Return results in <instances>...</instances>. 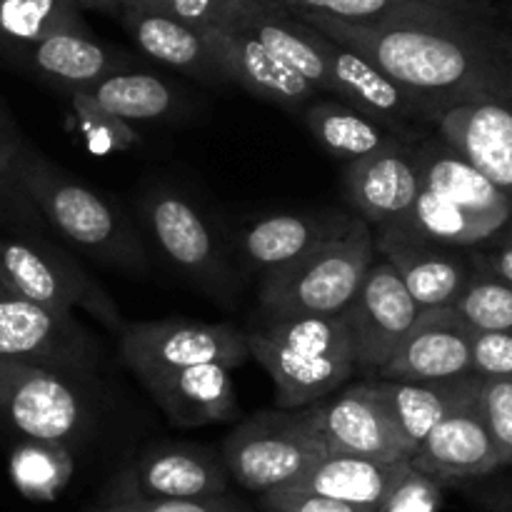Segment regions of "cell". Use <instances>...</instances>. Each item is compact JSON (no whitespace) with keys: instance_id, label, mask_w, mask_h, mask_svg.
Masks as SVG:
<instances>
[{"instance_id":"32","label":"cell","mask_w":512,"mask_h":512,"mask_svg":"<svg viewBox=\"0 0 512 512\" xmlns=\"http://www.w3.org/2000/svg\"><path fill=\"white\" fill-rule=\"evenodd\" d=\"M55 33H90L68 0H0V48L30 45Z\"/></svg>"},{"instance_id":"24","label":"cell","mask_w":512,"mask_h":512,"mask_svg":"<svg viewBox=\"0 0 512 512\" xmlns=\"http://www.w3.org/2000/svg\"><path fill=\"white\" fill-rule=\"evenodd\" d=\"M433 128L512 203V103L453 108Z\"/></svg>"},{"instance_id":"29","label":"cell","mask_w":512,"mask_h":512,"mask_svg":"<svg viewBox=\"0 0 512 512\" xmlns=\"http://www.w3.org/2000/svg\"><path fill=\"white\" fill-rule=\"evenodd\" d=\"M288 10L318 13L345 23L378 25V28H438L475 18L453 10L435 8L423 0H278Z\"/></svg>"},{"instance_id":"6","label":"cell","mask_w":512,"mask_h":512,"mask_svg":"<svg viewBox=\"0 0 512 512\" xmlns=\"http://www.w3.org/2000/svg\"><path fill=\"white\" fill-rule=\"evenodd\" d=\"M0 285L53 313L75 315V310H83L110 333L120 335L125 328L113 295L73 255L40 233L0 238Z\"/></svg>"},{"instance_id":"40","label":"cell","mask_w":512,"mask_h":512,"mask_svg":"<svg viewBox=\"0 0 512 512\" xmlns=\"http://www.w3.org/2000/svg\"><path fill=\"white\" fill-rule=\"evenodd\" d=\"M470 375L475 378H510L512 375V330L490 333L475 330L470 348Z\"/></svg>"},{"instance_id":"43","label":"cell","mask_w":512,"mask_h":512,"mask_svg":"<svg viewBox=\"0 0 512 512\" xmlns=\"http://www.w3.org/2000/svg\"><path fill=\"white\" fill-rule=\"evenodd\" d=\"M470 263L478 273L493 275L512 285V218L488 240L468 250Z\"/></svg>"},{"instance_id":"17","label":"cell","mask_w":512,"mask_h":512,"mask_svg":"<svg viewBox=\"0 0 512 512\" xmlns=\"http://www.w3.org/2000/svg\"><path fill=\"white\" fill-rule=\"evenodd\" d=\"M138 380L175 428L230 423L240 415L233 370L223 365L143 370Z\"/></svg>"},{"instance_id":"12","label":"cell","mask_w":512,"mask_h":512,"mask_svg":"<svg viewBox=\"0 0 512 512\" xmlns=\"http://www.w3.org/2000/svg\"><path fill=\"white\" fill-rule=\"evenodd\" d=\"M355 343L358 373H378L418 320L420 308L385 260H375L355 298L343 310Z\"/></svg>"},{"instance_id":"21","label":"cell","mask_w":512,"mask_h":512,"mask_svg":"<svg viewBox=\"0 0 512 512\" xmlns=\"http://www.w3.org/2000/svg\"><path fill=\"white\" fill-rule=\"evenodd\" d=\"M18 68L58 85L60 90H85L108 75L133 68L130 55L108 48L93 33H55L30 45L0 48Z\"/></svg>"},{"instance_id":"34","label":"cell","mask_w":512,"mask_h":512,"mask_svg":"<svg viewBox=\"0 0 512 512\" xmlns=\"http://www.w3.org/2000/svg\"><path fill=\"white\" fill-rule=\"evenodd\" d=\"M73 473V460L68 448H55L43 443H25L18 448L10 460V475L13 483L25 498L30 500H53L68 483Z\"/></svg>"},{"instance_id":"11","label":"cell","mask_w":512,"mask_h":512,"mask_svg":"<svg viewBox=\"0 0 512 512\" xmlns=\"http://www.w3.org/2000/svg\"><path fill=\"white\" fill-rule=\"evenodd\" d=\"M143 213L165 258L190 283L218 300L233 295L235 280L230 260L225 258L218 235L205 215L188 198L175 190H150L143 200Z\"/></svg>"},{"instance_id":"26","label":"cell","mask_w":512,"mask_h":512,"mask_svg":"<svg viewBox=\"0 0 512 512\" xmlns=\"http://www.w3.org/2000/svg\"><path fill=\"white\" fill-rule=\"evenodd\" d=\"M368 380L373 393L388 410L408 460L413 458L420 443L433 433L435 425L445 415L453 413L458 405L468 403L480 390V378H475V375L435 380V383H400V380L380 378Z\"/></svg>"},{"instance_id":"13","label":"cell","mask_w":512,"mask_h":512,"mask_svg":"<svg viewBox=\"0 0 512 512\" xmlns=\"http://www.w3.org/2000/svg\"><path fill=\"white\" fill-rule=\"evenodd\" d=\"M228 480L223 458L208 445H153L120 475L113 503L218 498L228 490Z\"/></svg>"},{"instance_id":"30","label":"cell","mask_w":512,"mask_h":512,"mask_svg":"<svg viewBox=\"0 0 512 512\" xmlns=\"http://www.w3.org/2000/svg\"><path fill=\"white\" fill-rule=\"evenodd\" d=\"M373 233L403 235V238L423 240V243L443 245V248L470 250L488 240L493 230L420 185L418 198L413 200L408 213L390 228L373 230Z\"/></svg>"},{"instance_id":"5","label":"cell","mask_w":512,"mask_h":512,"mask_svg":"<svg viewBox=\"0 0 512 512\" xmlns=\"http://www.w3.org/2000/svg\"><path fill=\"white\" fill-rule=\"evenodd\" d=\"M325 455L318 405L250 415L230 430L220 450L230 478L258 495L288 488Z\"/></svg>"},{"instance_id":"7","label":"cell","mask_w":512,"mask_h":512,"mask_svg":"<svg viewBox=\"0 0 512 512\" xmlns=\"http://www.w3.org/2000/svg\"><path fill=\"white\" fill-rule=\"evenodd\" d=\"M0 420L30 443L68 450L93 425L75 378L10 360H0Z\"/></svg>"},{"instance_id":"15","label":"cell","mask_w":512,"mask_h":512,"mask_svg":"<svg viewBox=\"0 0 512 512\" xmlns=\"http://www.w3.org/2000/svg\"><path fill=\"white\" fill-rule=\"evenodd\" d=\"M203 35L223 68L225 80L240 85L253 98L278 105L285 113L298 118L313 100L320 98L308 80L275 58L248 30L208 28L203 30Z\"/></svg>"},{"instance_id":"35","label":"cell","mask_w":512,"mask_h":512,"mask_svg":"<svg viewBox=\"0 0 512 512\" xmlns=\"http://www.w3.org/2000/svg\"><path fill=\"white\" fill-rule=\"evenodd\" d=\"M453 308L473 330H512V285L473 268V275Z\"/></svg>"},{"instance_id":"41","label":"cell","mask_w":512,"mask_h":512,"mask_svg":"<svg viewBox=\"0 0 512 512\" xmlns=\"http://www.w3.org/2000/svg\"><path fill=\"white\" fill-rule=\"evenodd\" d=\"M260 508L265 512H375L373 508L340 503V500L305 493L298 488H278L260 495Z\"/></svg>"},{"instance_id":"33","label":"cell","mask_w":512,"mask_h":512,"mask_svg":"<svg viewBox=\"0 0 512 512\" xmlns=\"http://www.w3.org/2000/svg\"><path fill=\"white\" fill-rule=\"evenodd\" d=\"M23 135L0 100V225L10 233H40L48 228L18 180V155Z\"/></svg>"},{"instance_id":"9","label":"cell","mask_w":512,"mask_h":512,"mask_svg":"<svg viewBox=\"0 0 512 512\" xmlns=\"http://www.w3.org/2000/svg\"><path fill=\"white\" fill-rule=\"evenodd\" d=\"M120 355L135 375L143 370L223 365L235 370L250 358L248 338L230 323L165 318L125 323L120 330Z\"/></svg>"},{"instance_id":"25","label":"cell","mask_w":512,"mask_h":512,"mask_svg":"<svg viewBox=\"0 0 512 512\" xmlns=\"http://www.w3.org/2000/svg\"><path fill=\"white\" fill-rule=\"evenodd\" d=\"M355 215L318 210V213H278L258 218L238 233L240 260L250 270L273 273L298 258L308 255L318 245L345 233Z\"/></svg>"},{"instance_id":"1","label":"cell","mask_w":512,"mask_h":512,"mask_svg":"<svg viewBox=\"0 0 512 512\" xmlns=\"http://www.w3.org/2000/svg\"><path fill=\"white\" fill-rule=\"evenodd\" d=\"M408 90L430 125L463 105L512 103V40L480 18L438 28H378L290 10Z\"/></svg>"},{"instance_id":"42","label":"cell","mask_w":512,"mask_h":512,"mask_svg":"<svg viewBox=\"0 0 512 512\" xmlns=\"http://www.w3.org/2000/svg\"><path fill=\"white\" fill-rule=\"evenodd\" d=\"M95 512H248L240 503L218 495V498L188 500H118Z\"/></svg>"},{"instance_id":"28","label":"cell","mask_w":512,"mask_h":512,"mask_svg":"<svg viewBox=\"0 0 512 512\" xmlns=\"http://www.w3.org/2000/svg\"><path fill=\"white\" fill-rule=\"evenodd\" d=\"M300 120L315 138V143L330 158L343 160L345 165L368 158L395 140V135H390L383 125L365 118L363 113L340 103V100L328 98V95H320L318 100H313L303 110Z\"/></svg>"},{"instance_id":"31","label":"cell","mask_w":512,"mask_h":512,"mask_svg":"<svg viewBox=\"0 0 512 512\" xmlns=\"http://www.w3.org/2000/svg\"><path fill=\"white\" fill-rule=\"evenodd\" d=\"M125 123L165 120L178 108V93L163 78L143 70H120L83 90Z\"/></svg>"},{"instance_id":"44","label":"cell","mask_w":512,"mask_h":512,"mask_svg":"<svg viewBox=\"0 0 512 512\" xmlns=\"http://www.w3.org/2000/svg\"><path fill=\"white\" fill-rule=\"evenodd\" d=\"M480 512H512V490H490L475 498Z\"/></svg>"},{"instance_id":"3","label":"cell","mask_w":512,"mask_h":512,"mask_svg":"<svg viewBox=\"0 0 512 512\" xmlns=\"http://www.w3.org/2000/svg\"><path fill=\"white\" fill-rule=\"evenodd\" d=\"M250 358L275 385L280 410L318 405L358 373L348 320L338 315L265 318L245 333Z\"/></svg>"},{"instance_id":"27","label":"cell","mask_w":512,"mask_h":512,"mask_svg":"<svg viewBox=\"0 0 512 512\" xmlns=\"http://www.w3.org/2000/svg\"><path fill=\"white\" fill-rule=\"evenodd\" d=\"M410 470L408 460H373L358 458V455L328 453L323 460L305 470L288 488L305 490V493L325 495V498L340 500L360 508H373L383 503L385 495L398 485Z\"/></svg>"},{"instance_id":"10","label":"cell","mask_w":512,"mask_h":512,"mask_svg":"<svg viewBox=\"0 0 512 512\" xmlns=\"http://www.w3.org/2000/svg\"><path fill=\"white\" fill-rule=\"evenodd\" d=\"M313 38L325 65L328 98L340 100L363 113L365 118L375 120L400 143H410L415 135L423 133V125H430L423 105L395 80H390L383 70L375 68L370 60L335 43L315 28Z\"/></svg>"},{"instance_id":"38","label":"cell","mask_w":512,"mask_h":512,"mask_svg":"<svg viewBox=\"0 0 512 512\" xmlns=\"http://www.w3.org/2000/svg\"><path fill=\"white\" fill-rule=\"evenodd\" d=\"M480 408L488 423L500 463L512 465V375L510 378H480Z\"/></svg>"},{"instance_id":"19","label":"cell","mask_w":512,"mask_h":512,"mask_svg":"<svg viewBox=\"0 0 512 512\" xmlns=\"http://www.w3.org/2000/svg\"><path fill=\"white\" fill-rule=\"evenodd\" d=\"M343 188L360 220L373 230L390 228L418 198L420 178L408 145L398 138L378 153L345 165Z\"/></svg>"},{"instance_id":"4","label":"cell","mask_w":512,"mask_h":512,"mask_svg":"<svg viewBox=\"0 0 512 512\" xmlns=\"http://www.w3.org/2000/svg\"><path fill=\"white\" fill-rule=\"evenodd\" d=\"M378 260L375 235L365 220L353 218L345 233L318 245L285 268L263 275L258 298L265 318L343 313Z\"/></svg>"},{"instance_id":"23","label":"cell","mask_w":512,"mask_h":512,"mask_svg":"<svg viewBox=\"0 0 512 512\" xmlns=\"http://www.w3.org/2000/svg\"><path fill=\"white\" fill-rule=\"evenodd\" d=\"M328 453L373 460H408L388 410L370 388V380L350 385L330 403L318 405ZM410 463V460H408Z\"/></svg>"},{"instance_id":"16","label":"cell","mask_w":512,"mask_h":512,"mask_svg":"<svg viewBox=\"0 0 512 512\" xmlns=\"http://www.w3.org/2000/svg\"><path fill=\"white\" fill-rule=\"evenodd\" d=\"M410 468L430 475L443 485L478 480L503 468L480 408V390L475 398L458 405L435 425L433 433L410 458Z\"/></svg>"},{"instance_id":"22","label":"cell","mask_w":512,"mask_h":512,"mask_svg":"<svg viewBox=\"0 0 512 512\" xmlns=\"http://www.w3.org/2000/svg\"><path fill=\"white\" fill-rule=\"evenodd\" d=\"M118 20L148 58L200 83H228L203 30L140 0H120Z\"/></svg>"},{"instance_id":"45","label":"cell","mask_w":512,"mask_h":512,"mask_svg":"<svg viewBox=\"0 0 512 512\" xmlns=\"http://www.w3.org/2000/svg\"><path fill=\"white\" fill-rule=\"evenodd\" d=\"M68 3H73L80 13L83 10H98V13H108L113 18H118L120 10V0H68Z\"/></svg>"},{"instance_id":"8","label":"cell","mask_w":512,"mask_h":512,"mask_svg":"<svg viewBox=\"0 0 512 512\" xmlns=\"http://www.w3.org/2000/svg\"><path fill=\"white\" fill-rule=\"evenodd\" d=\"M0 360L90 378L100 368V345L75 315L53 313L0 285Z\"/></svg>"},{"instance_id":"2","label":"cell","mask_w":512,"mask_h":512,"mask_svg":"<svg viewBox=\"0 0 512 512\" xmlns=\"http://www.w3.org/2000/svg\"><path fill=\"white\" fill-rule=\"evenodd\" d=\"M18 180L45 225L80 253L108 268L145 270L143 243L123 210L78 175L55 165L28 140H23L18 155Z\"/></svg>"},{"instance_id":"39","label":"cell","mask_w":512,"mask_h":512,"mask_svg":"<svg viewBox=\"0 0 512 512\" xmlns=\"http://www.w3.org/2000/svg\"><path fill=\"white\" fill-rule=\"evenodd\" d=\"M443 493V483L410 468L375 512H438L443 508Z\"/></svg>"},{"instance_id":"14","label":"cell","mask_w":512,"mask_h":512,"mask_svg":"<svg viewBox=\"0 0 512 512\" xmlns=\"http://www.w3.org/2000/svg\"><path fill=\"white\" fill-rule=\"evenodd\" d=\"M475 330L455 308L420 310L418 320L395 348L388 363L370 378L400 383H435L470 375Z\"/></svg>"},{"instance_id":"20","label":"cell","mask_w":512,"mask_h":512,"mask_svg":"<svg viewBox=\"0 0 512 512\" xmlns=\"http://www.w3.org/2000/svg\"><path fill=\"white\" fill-rule=\"evenodd\" d=\"M378 258L393 265L420 310L450 308L473 275L468 250L410 240L403 235L373 233Z\"/></svg>"},{"instance_id":"46","label":"cell","mask_w":512,"mask_h":512,"mask_svg":"<svg viewBox=\"0 0 512 512\" xmlns=\"http://www.w3.org/2000/svg\"><path fill=\"white\" fill-rule=\"evenodd\" d=\"M423 3L435 5V8L453 10V13L460 15H475V18H478V3H475V0H423Z\"/></svg>"},{"instance_id":"36","label":"cell","mask_w":512,"mask_h":512,"mask_svg":"<svg viewBox=\"0 0 512 512\" xmlns=\"http://www.w3.org/2000/svg\"><path fill=\"white\" fill-rule=\"evenodd\" d=\"M68 98L75 113V125L93 153H120L140 143V135L135 133L133 125L95 103L83 90H68Z\"/></svg>"},{"instance_id":"18","label":"cell","mask_w":512,"mask_h":512,"mask_svg":"<svg viewBox=\"0 0 512 512\" xmlns=\"http://www.w3.org/2000/svg\"><path fill=\"white\" fill-rule=\"evenodd\" d=\"M408 145L423 188L465 210L475 220L500 230L512 218V203L458 150L438 135H415Z\"/></svg>"},{"instance_id":"37","label":"cell","mask_w":512,"mask_h":512,"mask_svg":"<svg viewBox=\"0 0 512 512\" xmlns=\"http://www.w3.org/2000/svg\"><path fill=\"white\" fill-rule=\"evenodd\" d=\"M140 3L165 10L198 30H208L228 28L260 0H140Z\"/></svg>"}]
</instances>
